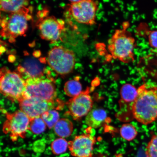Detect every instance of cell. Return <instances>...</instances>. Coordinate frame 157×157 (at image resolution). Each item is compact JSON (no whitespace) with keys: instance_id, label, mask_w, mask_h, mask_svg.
<instances>
[{"instance_id":"obj_20","label":"cell","mask_w":157,"mask_h":157,"mask_svg":"<svg viewBox=\"0 0 157 157\" xmlns=\"http://www.w3.org/2000/svg\"><path fill=\"white\" fill-rule=\"evenodd\" d=\"M79 80V77H76L66 82L64 84V90L66 95L72 98L79 95L83 91Z\"/></svg>"},{"instance_id":"obj_4","label":"cell","mask_w":157,"mask_h":157,"mask_svg":"<svg viewBox=\"0 0 157 157\" xmlns=\"http://www.w3.org/2000/svg\"><path fill=\"white\" fill-rule=\"evenodd\" d=\"M29 12L26 7L17 12L10 13L8 19L2 21L1 36L13 42L15 38L24 35L28 29V21L32 18Z\"/></svg>"},{"instance_id":"obj_25","label":"cell","mask_w":157,"mask_h":157,"mask_svg":"<svg viewBox=\"0 0 157 157\" xmlns=\"http://www.w3.org/2000/svg\"><path fill=\"white\" fill-rule=\"evenodd\" d=\"M146 157H157V134L153 135L146 148Z\"/></svg>"},{"instance_id":"obj_15","label":"cell","mask_w":157,"mask_h":157,"mask_svg":"<svg viewBox=\"0 0 157 157\" xmlns=\"http://www.w3.org/2000/svg\"><path fill=\"white\" fill-rule=\"evenodd\" d=\"M41 62L34 58L27 59L17 68L18 72L21 75L24 74L27 78L44 77L45 70Z\"/></svg>"},{"instance_id":"obj_2","label":"cell","mask_w":157,"mask_h":157,"mask_svg":"<svg viewBox=\"0 0 157 157\" xmlns=\"http://www.w3.org/2000/svg\"><path fill=\"white\" fill-rule=\"evenodd\" d=\"M129 23L125 21L123 28L115 30L108 41V49L113 59L124 63L135 61L134 49L136 46V40L127 30Z\"/></svg>"},{"instance_id":"obj_10","label":"cell","mask_w":157,"mask_h":157,"mask_svg":"<svg viewBox=\"0 0 157 157\" xmlns=\"http://www.w3.org/2000/svg\"><path fill=\"white\" fill-rule=\"evenodd\" d=\"M36 25L41 38L52 43L59 40L65 29L64 21L53 16L39 19Z\"/></svg>"},{"instance_id":"obj_18","label":"cell","mask_w":157,"mask_h":157,"mask_svg":"<svg viewBox=\"0 0 157 157\" xmlns=\"http://www.w3.org/2000/svg\"><path fill=\"white\" fill-rule=\"evenodd\" d=\"M54 128L55 133L61 138L70 136L73 131V123L66 118L59 120Z\"/></svg>"},{"instance_id":"obj_6","label":"cell","mask_w":157,"mask_h":157,"mask_svg":"<svg viewBox=\"0 0 157 157\" xmlns=\"http://www.w3.org/2000/svg\"><path fill=\"white\" fill-rule=\"evenodd\" d=\"M48 63L57 74L64 76L71 73L75 64V56L71 50L62 46H55L48 52Z\"/></svg>"},{"instance_id":"obj_11","label":"cell","mask_w":157,"mask_h":157,"mask_svg":"<svg viewBox=\"0 0 157 157\" xmlns=\"http://www.w3.org/2000/svg\"><path fill=\"white\" fill-rule=\"evenodd\" d=\"M90 91L89 88H87L85 91L71 98L67 103L68 114L74 120H76L86 116L92 109L93 101L90 95Z\"/></svg>"},{"instance_id":"obj_12","label":"cell","mask_w":157,"mask_h":157,"mask_svg":"<svg viewBox=\"0 0 157 157\" xmlns=\"http://www.w3.org/2000/svg\"><path fill=\"white\" fill-rule=\"evenodd\" d=\"M95 137L88 134H83L75 137L68 142V148L72 155L75 157H92Z\"/></svg>"},{"instance_id":"obj_9","label":"cell","mask_w":157,"mask_h":157,"mask_svg":"<svg viewBox=\"0 0 157 157\" xmlns=\"http://www.w3.org/2000/svg\"><path fill=\"white\" fill-rule=\"evenodd\" d=\"M19 103L21 110L30 119L40 117L46 112L59 109L62 105L58 100L49 101L35 98H23Z\"/></svg>"},{"instance_id":"obj_1","label":"cell","mask_w":157,"mask_h":157,"mask_svg":"<svg viewBox=\"0 0 157 157\" xmlns=\"http://www.w3.org/2000/svg\"><path fill=\"white\" fill-rule=\"evenodd\" d=\"M132 109L133 118L148 125L157 119V87L145 83L137 89Z\"/></svg>"},{"instance_id":"obj_16","label":"cell","mask_w":157,"mask_h":157,"mask_svg":"<svg viewBox=\"0 0 157 157\" xmlns=\"http://www.w3.org/2000/svg\"><path fill=\"white\" fill-rule=\"evenodd\" d=\"M136 33L139 36L146 39L152 49L157 50V29H151L147 23L142 22L137 26Z\"/></svg>"},{"instance_id":"obj_14","label":"cell","mask_w":157,"mask_h":157,"mask_svg":"<svg viewBox=\"0 0 157 157\" xmlns=\"http://www.w3.org/2000/svg\"><path fill=\"white\" fill-rule=\"evenodd\" d=\"M137 67L140 73L146 74L157 81V50L151 49L148 54L140 58Z\"/></svg>"},{"instance_id":"obj_23","label":"cell","mask_w":157,"mask_h":157,"mask_svg":"<svg viewBox=\"0 0 157 157\" xmlns=\"http://www.w3.org/2000/svg\"><path fill=\"white\" fill-rule=\"evenodd\" d=\"M47 127L51 129L54 127L59 120V113L56 110L52 109L46 112L41 116Z\"/></svg>"},{"instance_id":"obj_19","label":"cell","mask_w":157,"mask_h":157,"mask_svg":"<svg viewBox=\"0 0 157 157\" xmlns=\"http://www.w3.org/2000/svg\"><path fill=\"white\" fill-rule=\"evenodd\" d=\"M27 1H0V10L10 13L17 12L26 8Z\"/></svg>"},{"instance_id":"obj_13","label":"cell","mask_w":157,"mask_h":157,"mask_svg":"<svg viewBox=\"0 0 157 157\" xmlns=\"http://www.w3.org/2000/svg\"><path fill=\"white\" fill-rule=\"evenodd\" d=\"M120 94V107L123 119L125 121L132 120L134 119L132 109L137 96V89L132 84H125L121 88Z\"/></svg>"},{"instance_id":"obj_3","label":"cell","mask_w":157,"mask_h":157,"mask_svg":"<svg viewBox=\"0 0 157 157\" xmlns=\"http://www.w3.org/2000/svg\"><path fill=\"white\" fill-rule=\"evenodd\" d=\"M25 80L19 72L6 67L0 69V93L7 99L19 102L25 97Z\"/></svg>"},{"instance_id":"obj_8","label":"cell","mask_w":157,"mask_h":157,"mask_svg":"<svg viewBox=\"0 0 157 157\" xmlns=\"http://www.w3.org/2000/svg\"><path fill=\"white\" fill-rule=\"evenodd\" d=\"M69 11L78 23L87 25L95 24L98 3L91 0L70 1Z\"/></svg>"},{"instance_id":"obj_24","label":"cell","mask_w":157,"mask_h":157,"mask_svg":"<svg viewBox=\"0 0 157 157\" xmlns=\"http://www.w3.org/2000/svg\"><path fill=\"white\" fill-rule=\"evenodd\" d=\"M68 142L63 138H59L53 141L51 145V149L55 155L63 154L68 148Z\"/></svg>"},{"instance_id":"obj_22","label":"cell","mask_w":157,"mask_h":157,"mask_svg":"<svg viewBox=\"0 0 157 157\" xmlns=\"http://www.w3.org/2000/svg\"><path fill=\"white\" fill-rule=\"evenodd\" d=\"M47 126L40 117H36L31 119L29 130L35 134H40L46 130Z\"/></svg>"},{"instance_id":"obj_7","label":"cell","mask_w":157,"mask_h":157,"mask_svg":"<svg viewBox=\"0 0 157 157\" xmlns=\"http://www.w3.org/2000/svg\"><path fill=\"white\" fill-rule=\"evenodd\" d=\"M5 114L6 119L3 124L4 133L9 134L13 142L19 137L25 138L31 119L21 110L12 113L6 112Z\"/></svg>"},{"instance_id":"obj_21","label":"cell","mask_w":157,"mask_h":157,"mask_svg":"<svg viewBox=\"0 0 157 157\" xmlns=\"http://www.w3.org/2000/svg\"><path fill=\"white\" fill-rule=\"evenodd\" d=\"M120 132L121 137L128 141L134 140L138 134L136 128L129 123L123 125L121 128Z\"/></svg>"},{"instance_id":"obj_17","label":"cell","mask_w":157,"mask_h":157,"mask_svg":"<svg viewBox=\"0 0 157 157\" xmlns=\"http://www.w3.org/2000/svg\"><path fill=\"white\" fill-rule=\"evenodd\" d=\"M107 113L101 109H92L86 116L85 122L88 126L98 128L102 126L107 118Z\"/></svg>"},{"instance_id":"obj_26","label":"cell","mask_w":157,"mask_h":157,"mask_svg":"<svg viewBox=\"0 0 157 157\" xmlns=\"http://www.w3.org/2000/svg\"><path fill=\"white\" fill-rule=\"evenodd\" d=\"M45 147V145L44 143H36L33 146V150L35 152L42 153L44 151Z\"/></svg>"},{"instance_id":"obj_5","label":"cell","mask_w":157,"mask_h":157,"mask_svg":"<svg viewBox=\"0 0 157 157\" xmlns=\"http://www.w3.org/2000/svg\"><path fill=\"white\" fill-rule=\"evenodd\" d=\"M25 82L26 88L24 98H35L49 101L57 100L56 84L53 78H28L25 80Z\"/></svg>"}]
</instances>
